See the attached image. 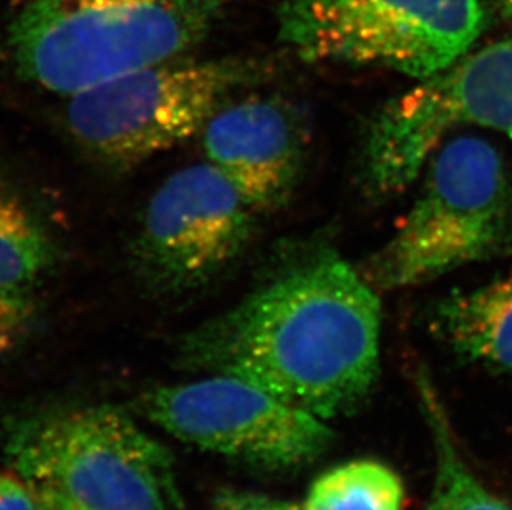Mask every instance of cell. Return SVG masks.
<instances>
[{
  "instance_id": "5bb4252c",
  "label": "cell",
  "mask_w": 512,
  "mask_h": 510,
  "mask_svg": "<svg viewBox=\"0 0 512 510\" xmlns=\"http://www.w3.org/2000/svg\"><path fill=\"white\" fill-rule=\"evenodd\" d=\"M405 489L382 462L358 459L325 472L312 484L302 510H401Z\"/></svg>"
},
{
  "instance_id": "9c48e42d",
  "label": "cell",
  "mask_w": 512,
  "mask_h": 510,
  "mask_svg": "<svg viewBox=\"0 0 512 510\" xmlns=\"http://www.w3.org/2000/svg\"><path fill=\"white\" fill-rule=\"evenodd\" d=\"M141 408L183 443L267 469L305 466L334 439L324 419L221 373L148 391Z\"/></svg>"
},
{
  "instance_id": "7c38bea8",
  "label": "cell",
  "mask_w": 512,
  "mask_h": 510,
  "mask_svg": "<svg viewBox=\"0 0 512 510\" xmlns=\"http://www.w3.org/2000/svg\"><path fill=\"white\" fill-rule=\"evenodd\" d=\"M57 262V246L39 214L0 181V287L30 290Z\"/></svg>"
},
{
  "instance_id": "30bf717a",
  "label": "cell",
  "mask_w": 512,
  "mask_h": 510,
  "mask_svg": "<svg viewBox=\"0 0 512 510\" xmlns=\"http://www.w3.org/2000/svg\"><path fill=\"white\" fill-rule=\"evenodd\" d=\"M201 135L208 163L257 214L287 203L304 161V133L289 106L276 98L231 102Z\"/></svg>"
},
{
  "instance_id": "3957f363",
  "label": "cell",
  "mask_w": 512,
  "mask_h": 510,
  "mask_svg": "<svg viewBox=\"0 0 512 510\" xmlns=\"http://www.w3.org/2000/svg\"><path fill=\"white\" fill-rule=\"evenodd\" d=\"M5 454L35 491L82 510H179L170 451L112 406L37 414L9 426Z\"/></svg>"
},
{
  "instance_id": "e0dca14e",
  "label": "cell",
  "mask_w": 512,
  "mask_h": 510,
  "mask_svg": "<svg viewBox=\"0 0 512 510\" xmlns=\"http://www.w3.org/2000/svg\"><path fill=\"white\" fill-rule=\"evenodd\" d=\"M214 510H302V507L294 502L262 496L256 492L226 489L214 499Z\"/></svg>"
},
{
  "instance_id": "9a60e30c",
  "label": "cell",
  "mask_w": 512,
  "mask_h": 510,
  "mask_svg": "<svg viewBox=\"0 0 512 510\" xmlns=\"http://www.w3.org/2000/svg\"><path fill=\"white\" fill-rule=\"evenodd\" d=\"M37 318L29 290L0 287V355L24 342Z\"/></svg>"
},
{
  "instance_id": "2e32d148",
  "label": "cell",
  "mask_w": 512,
  "mask_h": 510,
  "mask_svg": "<svg viewBox=\"0 0 512 510\" xmlns=\"http://www.w3.org/2000/svg\"><path fill=\"white\" fill-rule=\"evenodd\" d=\"M0 510H42L39 494L17 472L0 471Z\"/></svg>"
},
{
  "instance_id": "277c9868",
  "label": "cell",
  "mask_w": 512,
  "mask_h": 510,
  "mask_svg": "<svg viewBox=\"0 0 512 510\" xmlns=\"http://www.w3.org/2000/svg\"><path fill=\"white\" fill-rule=\"evenodd\" d=\"M512 251V184L488 141L461 136L430 158L425 188L367 280L382 290L425 284Z\"/></svg>"
},
{
  "instance_id": "ac0fdd59",
  "label": "cell",
  "mask_w": 512,
  "mask_h": 510,
  "mask_svg": "<svg viewBox=\"0 0 512 510\" xmlns=\"http://www.w3.org/2000/svg\"><path fill=\"white\" fill-rule=\"evenodd\" d=\"M40 506H42V510H82L77 509V507L70 506L67 502L62 501V499H58V497L50 496V494H45V492H39Z\"/></svg>"
},
{
  "instance_id": "8992f818",
  "label": "cell",
  "mask_w": 512,
  "mask_h": 510,
  "mask_svg": "<svg viewBox=\"0 0 512 510\" xmlns=\"http://www.w3.org/2000/svg\"><path fill=\"white\" fill-rule=\"evenodd\" d=\"M479 0H284L279 40L305 62L392 68L425 80L471 50Z\"/></svg>"
},
{
  "instance_id": "6da1fadb",
  "label": "cell",
  "mask_w": 512,
  "mask_h": 510,
  "mask_svg": "<svg viewBox=\"0 0 512 510\" xmlns=\"http://www.w3.org/2000/svg\"><path fill=\"white\" fill-rule=\"evenodd\" d=\"M380 327L373 285L339 255L322 252L188 333L178 360L252 381L329 421L352 413L377 383Z\"/></svg>"
},
{
  "instance_id": "d6986e66",
  "label": "cell",
  "mask_w": 512,
  "mask_h": 510,
  "mask_svg": "<svg viewBox=\"0 0 512 510\" xmlns=\"http://www.w3.org/2000/svg\"><path fill=\"white\" fill-rule=\"evenodd\" d=\"M498 4L499 10L504 15H511L512 17V0H494Z\"/></svg>"
},
{
  "instance_id": "4fadbf2b",
  "label": "cell",
  "mask_w": 512,
  "mask_h": 510,
  "mask_svg": "<svg viewBox=\"0 0 512 510\" xmlns=\"http://www.w3.org/2000/svg\"><path fill=\"white\" fill-rule=\"evenodd\" d=\"M421 401L436 453L435 484L426 510H512L469 469L456 446L445 409L426 385H421Z\"/></svg>"
},
{
  "instance_id": "52a82bcc",
  "label": "cell",
  "mask_w": 512,
  "mask_h": 510,
  "mask_svg": "<svg viewBox=\"0 0 512 510\" xmlns=\"http://www.w3.org/2000/svg\"><path fill=\"white\" fill-rule=\"evenodd\" d=\"M256 214L213 164L179 169L151 196L131 241L136 284L168 299L206 289L244 255Z\"/></svg>"
},
{
  "instance_id": "7a4b0ae2",
  "label": "cell",
  "mask_w": 512,
  "mask_h": 510,
  "mask_svg": "<svg viewBox=\"0 0 512 510\" xmlns=\"http://www.w3.org/2000/svg\"><path fill=\"white\" fill-rule=\"evenodd\" d=\"M232 0H30L5 34L24 82L75 93L183 58L208 39Z\"/></svg>"
},
{
  "instance_id": "5b68a950",
  "label": "cell",
  "mask_w": 512,
  "mask_h": 510,
  "mask_svg": "<svg viewBox=\"0 0 512 510\" xmlns=\"http://www.w3.org/2000/svg\"><path fill=\"white\" fill-rule=\"evenodd\" d=\"M259 73L256 62L241 57L141 68L68 97V131L93 158L133 168L201 135Z\"/></svg>"
},
{
  "instance_id": "ba28073f",
  "label": "cell",
  "mask_w": 512,
  "mask_h": 510,
  "mask_svg": "<svg viewBox=\"0 0 512 510\" xmlns=\"http://www.w3.org/2000/svg\"><path fill=\"white\" fill-rule=\"evenodd\" d=\"M468 125L512 140V39L466 53L378 113L363 151L368 186L378 194L400 193L446 135Z\"/></svg>"
},
{
  "instance_id": "8fae6325",
  "label": "cell",
  "mask_w": 512,
  "mask_h": 510,
  "mask_svg": "<svg viewBox=\"0 0 512 510\" xmlns=\"http://www.w3.org/2000/svg\"><path fill=\"white\" fill-rule=\"evenodd\" d=\"M433 320L458 355L512 373V272L448 295L436 305Z\"/></svg>"
}]
</instances>
